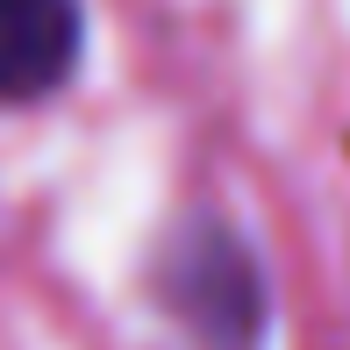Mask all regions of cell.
<instances>
[{"label": "cell", "mask_w": 350, "mask_h": 350, "mask_svg": "<svg viewBox=\"0 0 350 350\" xmlns=\"http://www.w3.org/2000/svg\"><path fill=\"white\" fill-rule=\"evenodd\" d=\"M157 293L208 350H250L265 329V272L250 243L215 215H193L172 229L157 258Z\"/></svg>", "instance_id": "6da1fadb"}, {"label": "cell", "mask_w": 350, "mask_h": 350, "mask_svg": "<svg viewBox=\"0 0 350 350\" xmlns=\"http://www.w3.org/2000/svg\"><path fill=\"white\" fill-rule=\"evenodd\" d=\"M86 51L79 0H0V107H29L57 93Z\"/></svg>", "instance_id": "7a4b0ae2"}]
</instances>
